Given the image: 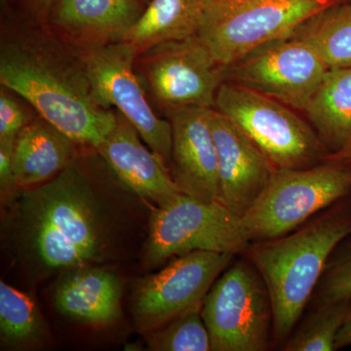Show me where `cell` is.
I'll return each instance as SVG.
<instances>
[{"instance_id": "33", "label": "cell", "mask_w": 351, "mask_h": 351, "mask_svg": "<svg viewBox=\"0 0 351 351\" xmlns=\"http://www.w3.org/2000/svg\"><path fill=\"white\" fill-rule=\"evenodd\" d=\"M346 1H351V0H346Z\"/></svg>"}, {"instance_id": "8", "label": "cell", "mask_w": 351, "mask_h": 351, "mask_svg": "<svg viewBox=\"0 0 351 351\" xmlns=\"http://www.w3.org/2000/svg\"><path fill=\"white\" fill-rule=\"evenodd\" d=\"M211 350L263 351L274 326L267 286L253 263L239 262L215 281L201 309Z\"/></svg>"}, {"instance_id": "3", "label": "cell", "mask_w": 351, "mask_h": 351, "mask_svg": "<svg viewBox=\"0 0 351 351\" xmlns=\"http://www.w3.org/2000/svg\"><path fill=\"white\" fill-rule=\"evenodd\" d=\"M343 198L326 213L277 239L252 242L249 258L271 301L272 332L287 339L326 269L334 251L351 237V201Z\"/></svg>"}, {"instance_id": "12", "label": "cell", "mask_w": 351, "mask_h": 351, "mask_svg": "<svg viewBox=\"0 0 351 351\" xmlns=\"http://www.w3.org/2000/svg\"><path fill=\"white\" fill-rule=\"evenodd\" d=\"M233 256L211 251L191 252L143 279L134 293L132 308L138 331L149 334L191 307L202 304Z\"/></svg>"}, {"instance_id": "30", "label": "cell", "mask_w": 351, "mask_h": 351, "mask_svg": "<svg viewBox=\"0 0 351 351\" xmlns=\"http://www.w3.org/2000/svg\"><path fill=\"white\" fill-rule=\"evenodd\" d=\"M27 4L31 7L38 17L45 19L48 11H49L51 5H52L54 0H27Z\"/></svg>"}, {"instance_id": "32", "label": "cell", "mask_w": 351, "mask_h": 351, "mask_svg": "<svg viewBox=\"0 0 351 351\" xmlns=\"http://www.w3.org/2000/svg\"><path fill=\"white\" fill-rule=\"evenodd\" d=\"M7 0H1V2H6Z\"/></svg>"}, {"instance_id": "1", "label": "cell", "mask_w": 351, "mask_h": 351, "mask_svg": "<svg viewBox=\"0 0 351 351\" xmlns=\"http://www.w3.org/2000/svg\"><path fill=\"white\" fill-rule=\"evenodd\" d=\"M15 199L13 237L19 255L41 276L105 260L112 242L110 213L75 161Z\"/></svg>"}, {"instance_id": "26", "label": "cell", "mask_w": 351, "mask_h": 351, "mask_svg": "<svg viewBox=\"0 0 351 351\" xmlns=\"http://www.w3.org/2000/svg\"><path fill=\"white\" fill-rule=\"evenodd\" d=\"M13 92L1 86L0 90V143L15 144L16 138L31 121L25 108L12 96Z\"/></svg>"}, {"instance_id": "16", "label": "cell", "mask_w": 351, "mask_h": 351, "mask_svg": "<svg viewBox=\"0 0 351 351\" xmlns=\"http://www.w3.org/2000/svg\"><path fill=\"white\" fill-rule=\"evenodd\" d=\"M117 113V123L95 151L126 188L163 207L182 195L167 162L141 142L135 127Z\"/></svg>"}, {"instance_id": "24", "label": "cell", "mask_w": 351, "mask_h": 351, "mask_svg": "<svg viewBox=\"0 0 351 351\" xmlns=\"http://www.w3.org/2000/svg\"><path fill=\"white\" fill-rule=\"evenodd\" d=\"M202 304L191 307L169 323L147 335L154 351H209L211 341L201 314Z\"/></svg>"}, {"instance_id": "15", "label": "cell", "mask_w": 351, "mask_h": 351, "mask_svg": "<svg viewBox=\"0 0 351 351\" xmlns=\"http://www.w3.org/2000/svg\"><path fill=\"white\" fill-rule=\"evenodd\" d=\"M211 110L182 107L164 112L172 126L173 178L182 193L203 201L219 198L218 154L210 123Z\"/></svg>"}, {"instance_id": "7", "label": "cell", "mask_w": 351, "mask_h": 351, "mask_svg": "<svg viewBox=\"0 0 351 351\" xmlns=\"http://www.w3.org/2000/svg\"><path fill=\"white\" fill-rule=\"evenodd\" d=\"M251 243L241 217L218 200L182 193L169 204L152 210L145 262L154 267L193 251L237 255L247 252Z\"/></svg>"}, {"instance_id": "4", "label": "cell", "mask_w": 351, "mask_h": 351, "mask_svg": "<svg viewBox=\"0 0 351 351\" xmlns=\"http://www.w3.org/2000/svg\"><path fill=\"white\" fill-rule=\"evenodd\" d=\"M341 1L346 0H207L196 36L226 68Z\"/></svg>"}, {"instance_id": "22", "label": "cell", "mask_w": 351, "mask_h": 351, "mask_svg": "<svg viewBox=\"0 0 351 351\" xmlns=\"http://www.w3.org/2000/svg\"><path fill=\"white\" fill-rule=\"evenodd\" d=\"M45 324L36 302L29 295L0 282V336L4 346L27 350L43 343Z\"/></svg>"}, {"instance_id": "10", "label": "cell", "mask_w": 351, "mask_h": 351, "mask_svg": "<svg viewBox=\"0 0 351 351\" xmlns=\"http://www.w3.org/2000/svg\"><path fill=\"white\" fill-rule=\"evenodd\" d=\"M82 62L96 96L106 107H113L135 127L145 145L162 157L170 167L172 126L152 107L135 71L138 56L132 44H110L88 50H73Z\"/></svg>"}, {"instance_id": "23", "label": "cell", "mask_w": 351, "mask_h": 351, "mask_svg": "<svg viewBox=\"0 0 351 351\" xmlns=\"http://www.w3.org/2000/svg\"><path fill=\"white\" fill-rule=\"evenodd\" d=\"M319 304L304 326L289 339L284 350H336L337 337L350 313L351 300Z\"/></svg>"}, {"instance_id": "19", "label": "cell", "mask_w": 351, "mask_h": 351, "mask_svg": "<svg viewBox=\"0 0 351 351\" xmlns=\"http://www.w3.org/2000/svg\"><path fill=\"white\" fill-rule=\"evenodd\" d=\"M207 0H151L124 41L138 54L152 46L195 36Z\"/></svg>"}, {"instance_id": "21", "label": "cell", "mask_w": 351, "mask_h": 351, "mask_svg": "<svg viewBox=\"0 0 351 351\" xmlns=\"http://www.w3.org/2000/svg\"><path fill=\"white\" fill-rule=\"evenodd\" d=\"M289 36L308 43L328 68H351V1L328 7Z\"/></svg>"}, {"instance_id": "13", "label": "cell", "mask_w": 351, "mask_h": 351, "mask_svg": "<svg viewBox=\"0 0 351 351\" xmlns=\"http://www.w3.org/2000/svg\"><path fill=\"white\" fill-rule=\"evenodd\" d=\"M210 123L218 154V200L242 218L267 188L276 166L239 126L215 108Z\"/></svg>"}, {"instance_id": "29", "label": "cell", "mask_w": 351, "mask_h": 351, "mask_svg": "<svg viewBox=\"0 0 351 351\" xmlns=\"http://www.w3.org/2000/svg\"><path fill=\"white\" fill-rule=\"evenodd\" d=\"M351 346V311L346 318L345 324L343 325L341 329L339 330L338 337L336 339V345L335 348L337 350L339 348H345L346 346Z\"/></svg>"}, {"instance_id": "18", "label": "cell", "mask_w": 351, "mask_h": 351, "mask_svg": "<svg viewBox=\"0 0 351 351\" xmlns=\"http://www.w3.org/2000/svg\"><path fill=\"white\" fill-rule=\"evenodd\" d=\"M76 145L38 114L20 132L14 144L13 172L19 189L50 181L75 161Z\"/></svg>"}, {"instance_id": "17", "label": "cell", "mask_w": 351, "mask_h": 351, "mask_svg": "<svg viewBox=\"0 0 351 351\" xmlns=\"http://www.w3.org/2000/svg\"><path fill=\"white\" fill-rule=\"evenodd\" d=\"M122 283L113 272L84 267L60 279L54 302L60 313L90 326H107L121 315Z\"/></svg>"}, {"instance_id": "25", "label": "cell", "mask_w": 351, "mask_h": 351, "mask_svg": "<svg viewBox=\"0 0 351 351\" xmlns=\"http://www.w3.org/2000/svg\"><path fill=\"white\" fill-rule=\"evenodd\" d=\"M348 239L341 243L343 247L323 274L319 304L351 300V239Z\"/></svg>"}, {"instance_id": "6", "label": "cell", "mask_w": 351, "mask_h": 351, "mask_svg": "<svg viewBox=\"0 0 351 351\" xmlns=\"http://www.w3.org/2000/svg\"><path fill=\"white\" fill-rule=\"evenodd\" d=\"M215 110L239 126L276 169H302L326 159L319 136L285 104L235 83H221Z\"/></svg>"}, {"instance_id": "28", "label": "cell", "mask_w": 351, "mask_h": 351, "mask_svg": "<svg viewBox=\"0 0 351 351\" xmlns=\"http://www.w3.org/2000/svg\"><path fill=\"white\" fill-rule=\"evenodd\" d=\"M327 161L345 164L351 167V138L338 151L331 152L326 156Z\"/></svg>"}, {"instance_id": "11", "label": "cell", "mask_w": 351, "mask_h": 351, "mask_svg": "<svg viewBox=\"0 0 351 351\" xmlns=\"http://www.w3.org/2000/svg\"><path fill=\"white\" fill-rule=\"evenodd\" d=\"M328 69L308 43L288 36L226 66L223 80L304 110Z\"/></svg>"}, {"instance_id": "2", "label": "cell", "mask_w": 351, "mask_h": 351, "mask_svg": "<svg viewBox=\"0 0 351 351\" xmlns=\"http://www.w3.org/2000/svg\"><path fill=\"white\" fill-rule=\"evenodd\" d=\"M59 49L36 41L4 44L0 83L76 145L96 149L114 128L117 113L99 100L75 52Z\"/></svg>"}, {"instance_id": "14", "label": "cell", "mask_w": 351, "mask_h": 351, "mask_svg": "<svg viewBox=\"0 0 351 351\" xmlns=\"http://www.w3.org/2000/svg\"><path fill=\"white\" fill-rule=\"evenodd\" d=\"M147 5L138 0H54L44 21L66 47L94 49L124 41Z\"/></svg>"}, {"instance_id": "27", "label": "cell", "mask_w": 351, "mask_h": 351, "mask_svg": "<svg viewBox=\"0 0 351 351\" xmlns=\"http://www.w3.org/2000/svg\"><path fill=\"white\" fill-rule=\"evenodd\" d=\"M13 149L14 144L0 143V189L2 199L7 195H12L16 188H19L16 184L13 172Z\"/></svg>"}, {"instance_id": "20", "label": "cell", "mask_w": 351, "mask_h": 351, "mask_svg": "<svg viewBox=\"0 0 351 351\" xmlns=\"http://www.w3.org/2000/svg\"><path fill=\"white\" fill-rule=\"evenodd\" d=\"M304 110L323 143L341 149L351 138V68L328 69Z\"/></svg>"}, {"instance_id": "5", "label": "cell", "mask_w": 351, "mask_h": 351, "mask_svg": "<svg viewBox=\"0 0 351 351\" xmlns=\"http://www.w3.org/2000/svg\"><path fill=\"white\" fill-rule=\"evenodd\" d=\"M351 193V167L327 161L302 169H276L242 221L251 242L283 237Z\"/></svg>"}, {"instance_id": "9", "label": "cell", "mask_w": 351, "mask_h": 351, "mask_svg": "<svg viewBox=\"0 0 351 351\" xmlns=\"http://www.w3.org/2000/svg\"><path fill=\"white\" fill-rule=\"evenodd\" d=\"M217 63L197 36L152 46L138 54L135 71L149 101L163 112L182 107H215L223 80Z\"/></svg>"}, {"instance_id": "31", "label": "cell", "mask_w": 351, "mask_h": 351, "mask_svg": "<svg viewBox=\"0 0 351 351\" xmlns=\"http://www.w3.org/2000/svg\"><path fill=\"white\" fill-rule=\"evenodd\" d=\"M138 1L145 2V3L149 4L151 0H138Z\"/></svg>"}]
</instances>
